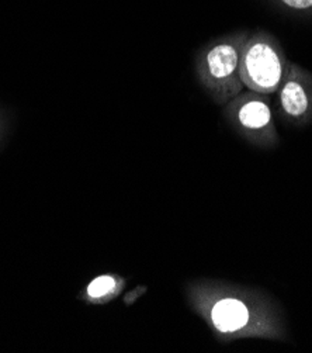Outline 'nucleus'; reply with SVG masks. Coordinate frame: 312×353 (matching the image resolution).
<instances>
[{
  "mask_svg": "<svg viewBox=\"0 0 312 353\" xmlns=\"http://www.w3.org/2000/svg\"><path fill=\"white\" fill-rule=\"evenodd\" d=\"M117 281L113 276H100L94 279L87 286V294L92 299H100L107 294H112L116 290Z\"/></svg>",
  "mask_w": 312,
  "mask_h": 353,
  "instance_id": "423d86ee",
  "label": "nucleus"
},
{
  "mask_svg": "<svg viewBox=\"0 0 312 353\" xmlns=\"http://www.w3.org/2000/svg\"><path fill=\"white\" fill-rule=\"evenodd\" d=\"M238 120L244 128L259 131L270 125L271 112L264 101L249 100L245 104H242V108L238 112Z\"/></svg>",
  "mask_w": 312,
  "mask_h": 353,
  "instance_id": "39448f33",
  "label": "nucleus"
},
{
  "mask_svg": "<svg viewBox=\"0 0 312 353\" xmlns=\"http://www.w3.org/2000/svg\"><path fill=\"white\" fill-rule=\"evenodd\" d=\"M283 2L294 9H308L312 6V0H283Z\"/></svg>",
  "mask_w": 312,
  "mask_h": 353,
  "instance_id": "0eeeda50",
  "label": "nucleus"
},
{
  "mask_svg": "<svg viewBox=\"0 0 312 353\" xmlns=\"http://www.w3.org/2000/svg\"><path fill=\"white\" fill-rule=\"evenodd\" d=\"M283 59L277 48L264 40H253L240 57V79L251 90L273 93L283 79Z\"/></svg>",
  "mask_w": 312,
  "mask_h": 353,
  "instance_id": "f257e3e1",
  "label": "nucleus"
},
{
  "mask_svg": "<svg viewBox=\"0 0 312 353\" xmlns=\"http://www.w3.org/2000/svg\"><path fill=\"white\" fill-rule=\"evenodd\" d=\"M210 316L214 328L224 335H236L251 327L253 312L247 301L239 297H224L218 300Z\"/></svg>",
  "mask_w": 312,
  "mask_h": 353,
  "instance_id": "7ed1b4c3",
  "label": "nucleus"
},
{
  "mask_svg": "<svg viewBox=\"0 0 312 353\" xmlns=\"http://www.w3.org/2000/svg\"><path fill=\"white\" fill-rule=\"evenodd\" d=\"M240 51L233 44H218L205 57L207 75L222 92L224 97L236 94L244 85L240 79Z\"/></svg>",
  "mask_w": 312,
  "mask_h": 353,
  "instance_id": "f03ea898",
  "label": "nucleus"
},
{
  "mask_svg": "<svg viewBox=\"0 0 312 353\" xmlns=\"http://www.w3.org/2000/svg\"><path fill=\"white\" fill-rule=\"evenodd\" d=\"M280 101L283 110L290 117H302L309 109L308 93L297 79H287L280 90Z\"/></svg>",
  "mask_w": 312,
  "mask_h": 353,
  "instance_id": "20e7f679",
  "label": "nucleus"
}]
</instances>
